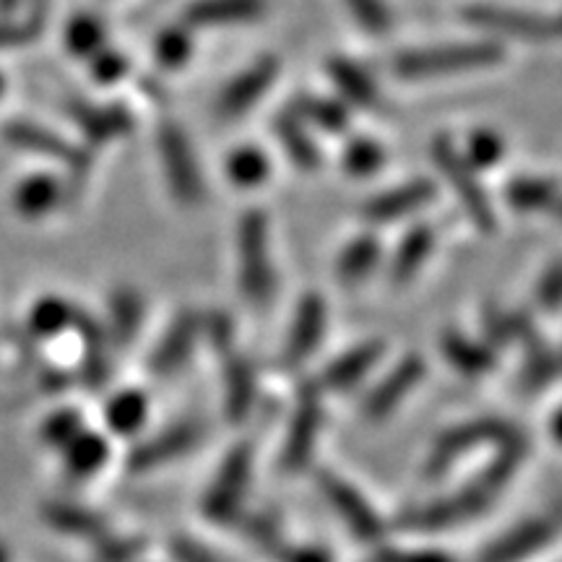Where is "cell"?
<instances>
[{
	"mask_svg": "<svg viewBox=\"0 0 562 562\" xmlns=\"http://www.w3.org/2000/svg\"><path fill=\"white\" fill-rule=\"evenodd\" d=\"M81 128L89 133L91 140H108L117 133H125L131 128L128 112L112 108V110H79L76 112Z\"/></svg>",
	"mask_w": 562,
	"mask_h": 562,
	"instance_id": "4dcf8cb0",
	"label": "cell"
},
{
	"mask_svg": "<svg viewBox=\"0 0 562 562\" xmlns=\"http://www.w3.org/2000/svg\"><path fill=\"white\" fill-rule=\"evenodd\" d=\"M294 110L300 112L297 117L302 123L318 125V128L326 133H341L347 131L349 125L347 108L334 100H326V97H300V100L294 102Z\"/></svg>",
	"mask_w": 562,
	"mask_h": 562,
	"instance_id": "d4e9b609",
	"label": "cell"
},
{
	"mask_svg": "<svg viewBox=\"0 0 562 562\" xmlns=\"http://www.w3.org/2000/svg\"><path fill=\"white\" fill-rule=\"evenodd\" d=\"M550 430H552V435H554V440H558L560 446H562V409L554 412V417H552V425H550Z\"/></svg>",
	"mask_w": 562,
	"mask_h": 562,
	"instance_id": "b9f144b4",
	"label": "cell"
},
{
	"mask_svg": "<svg viewBox=\"0 0 562 562\" xmlns=\"http://www.w3.org/2000/svg\"><path fill=\"white\" fill-rule=\"evenodd\" d=\"M328 74H331L336 89H339L351 104L364 110L378 108L381 91H378L375 81L368 76V70L357 66V63H351L347 58H334L328 63Z\"/></svg>",
	"mask_w": 562,
	"mask_h": 562,
	"instance_id": "d6986e66",
	"label": "cell"
},
{
	"mask_svg": "<svg viewBox=\"0 0 562 562\" xmlns=\"http://www.w3.org/2000/svg\"><path fill=\"white\" fill-rule=\"evenodd\" d=\"M110 318L117 344H131L144 318V302L133 290H117L110 302Z\"/></svg>",
	"mask_w": 562,
	"mask_h": 562,
	"instance_id": "4316f807",
	"label": "cell"
},
{
	"mask_svg": "<svg viewBox=\"0 0 562 562\" xmlns=\"http://www.w3.org/2000/svg\"><path fill=\"white\" fill-rule=\"evenodd\" d=\"M248 467L250 453L245 448H237L235 453L227 456L220 476H216V484L211 487L206 497V513L211 518H220L222 521V518H227L237 510L245 484H248Z\"/></svg>",
	"mask_w": 562,
	"mask_h": 562,
	"instance_id": "8fae6325",
	"label": "cell"
},
{
	"mask_svg": "<svg viewBox=\"0 0 562 562\" xmlns=\"http://www.w3.org/2000/svg\"><path fill=\"white\" fill-rule=\"evenodd\" d=\"M199 336H201L199 315L191 311L180 313L178 318L172 321V326L167 328V334L161 336L157 349H154L151 370L157 372V375H170V372L182 368L188 357H191Z\"/></svg>",
	"mask_w": 562,
	"mask_h": 562,
	"instance_id": "30bf717a",
	"label": "cell"
},
{
	"mask_svg": "<svg viewBox=\"0 0 562 562\" xmlns=\"http://www.w3.org/2000/svg\"><path fill=\"white\" fill-rule=\"evenodd\" d=\"M552 537V526L544 518H533V521L516 526V529L497 539L495 547H490L484 554V562H518L544 547Z\"/></svg>",
	"mask_w": 562,
	"mask_h": 562,
	"instance_id": "9a60e30c",
	"label": "cell"
},
{
	"mask_svg": "<svg viewBox=\"0 0 562 562\" xmlns=\"http://www.w3.org/2000/svg\"><path fill=\"white\" fill-rule=\"evenodd\" d=\"M102 42H104V30L97 24L94 19L79 16V19H74V24L68 26V47L76 55H81V58L83 55H91V53L100 50Z\"/></svg>",
	"mask_w": 562,
	"mask_h": 562,
	"instance_id": "8d00e7d4",
	"label": "cell"
},
{
	"mask_svg": "<svg viewBox=\"0 0 562 562\" xmlns=\"http://www.w3.org/2000/svg\"><path fill=\"white\" fill-rule=\"evenodd\" d=\"M537 302L544 311H558L562 305V261L550 266L537 284Z\"/></svg>",
	"mask_w": 562,
	"mask_h": 562,
	"instance_id": "74e56055",
	"label": "cell"
},
{
	"mask_svg": "<svg viewBox=\"0 0 562 562\" xmlns=\"http://www.w3.org/2000/svg\"><path fill=\"white\" fill-rule=\"evenodd\" d=\"M562 375V347L560 349H542L531 357V362L524 370V385L529 391L544 389L554 378Z\"/></svg>",
	"mask_w": 562,
	"mask_h": 562,
	"instance_id": "e575fe53",
	"label": "cell"
},
{
	"mask_svg": "<svg viewBox=\"0 0 562 562\" xmlns=\"http://www.w3.org/2000/svg\"><path fill=\"white\" fill-rule=\"evenodd\" d=\"M554 32H558V37H562V13L554 16Z\"/></svg>",
	"mask_w": 562,
	"mask_h": 562,
	"instance_id": "7bdbcfd3",
	"label": "cell"
},
{
	"mask_svg": "<svg viewBox=\"0 0 562 562\" xmlns=\"http://www.w3.org/2000/svg\"><path fill=\"white\" fill-rule=\"evenodd\" d=\"M503 154H505L503 138L497 136L495 131L482 128L469 136L467 157L463 159H467V165L472 167V170H490L492 165H497V161L503 159Z\"/></svg>",
	"mask_w": 562,
	"mask_h": 562,
	"instance_id": "1f68e13d",
	"label": "cell"
},
{
	"mask_svg": "<svg viewBox=\"0 0 562 562\" xmlns=\"http://www.w3.org/2000/svg\"><path fill=\"white\" fill-rule=\"evenodd\" d=\"M70 321V307L60 300H45L34 313V326L40 328L42 334H53L58 328L66 326Z\"/></svg>",
	"mask_w": 562,
	"mask_h": 562,
	"instance_id": "f35d334b",
	"label": "cell"
},
{
	"mask_svg": "<svg viewBox=\"0 0 562 562\" xmlns=\"http://www.w3.org/2000/svg\"><path fill=\"white\" fill-rule=\"evenodd\" d=\"M125 70H128V60H125L123 55H117V53H102L94 63V76L104 83L117 81L125 74Z\"/></svg>",
	"mask_w": 562,
	"mask_h": 562,
	"instance_id": "ab89813d",
	"label": "cell"
},
{
	"mask_svg": "<svg viewBox=\"0 0 562 562\" xmlns=\"http://www.w3.org/2000/svg\"><path fill=\"white\" fill-rule=\"evenodd\" d=\"M227 178L243 191L261 186L269 178V159L256 146H243V149L232 151L227 159Z\"/></svg>",
	"mask_w": 562,
	"mask_h": 562,
	"instance_id": "83f0119b",
	"label": "cell"
},
{
	"mask_svg": "<svg viewBox=\"0 0 562 562\" xmlns=\"http://www.w3.org/2000/svg\"><path fill=\"white\" fill-rule=\"evenodd\" d=\"M463 19L472 26H480V30L505 34V37H524V40H547L558 37L554 32V19L539 16V13L531 11H518L508 9V5H469L463 9Z\"/></svg>",
	"mask_w": 562,
	"mask_h": 562,
	"instance_id": "5b68a950",
	"label": "cell"
},
{
	"mask_svg": "<svg viewBox=\"0 0 562 562\" xmlns=\"http://www.w3.org/2000/svg\"><path fill=\"white\" fill-rule=\"evenodd\" d=\"M435 245V232L430 229V224H417V227L406 232V237L398 245L396 256L391 261V271L389 277L393 284H406L417 277V271L422 269V263L430 258Z\"/></svg>",
	"mask_w": 562,
	"mask_h": 562,
	"instance_id": "e0dca14e",
	"label": "cell"
},
{
	"mask_svg": "<svg viewBox=\"0 0 562 562\" xmlns=\"http://www.w3.org/2000/svg\"><path fill=\"white\" fill-rule=\"evenodd\" d=\"M381 261V240L372 235H362L351 240L339 256V279L344 284H357V281L368 279Z\"/></svg>",
	"mask_w": 562,
	"mask_h": 562,
	"instance_id": "7402d4cb",
	"label": "cell"
},
{
	"mask_svg": "<svg viewBox=\"0 0 562 562\" xmlns=\"http://www.w3.org/2000/svg\"><path fill=\"white\" fill-rule=\"evenodd\" d=\"M175 558L180 562H216L209 552H203L201 547L191 544L188 539H180V542L175 544Z\"/></svg>",
	"mask_w": 562,
	"mask_h": 562,
	"instance_id": "60d3db41",
	"label": "cell"
},
{
	"mask_svg": "<svg viewBox=\"0 0 562 562\" xmlns=\"http://www.w3.org/2000/svg\"><path fill=\"white\" fill-rule=\"evenodd\" d=\"M432 161L438 165V170L442 172L448 186L453 188L456 199L461 201V206L467 211L469 220L474 222V227L484 232V235H492L497 227L495 211H492V203L487 193L482 191L474 170L467 165V159L461 157L451 138L438 136L432 140Z\"/></svg>",
	"mask_w": 562,
	"mask_h": 562,
	"instance_id": "3957f363",
	"label": "cell"
},
{
	"mask_svg": "<svg viewBox=\"0 0 562 562\" xmlns=\"http://www.w3.org/2000/svg\"><path fill=\"white\" fill-rule=\"evenodd\" d=\"M154 55H157L159 66L167 70H178L191 60L193 55V32L191 26L175 24L159 32L157 42H154Z\"/></svg>",
	"mask_w": 562,
	"mask_h": 562,
	"instance_id": "484cf974",
	"label": "cell"
},
{
	"mask_svg": "<svg viewBox=\"0 0 562 562\" xmlns=\"http://www.w3.org/2000/svg\"><path fill=\"white\" fill-rule=\"evenodd\" d=\"M273 131H277V138L281 140V146H284L286 157H290L300 170H318L321 151L318 146H315L311 133H307L305 123H302L297 115H292V112H279V115L273 117Z\"/></svg>",
	"mask_w": 562,
	"mask_h": 562,
	"instance_id": "2e32d148",
	"label": "cell"
},
{
	"mask_svg": "<svg viewBox=\"0 0 562 562\" xmlns=\"http://www.w3.org/2000/svg\"><path fill=\"white\" fill-rule=\"evenodd\" d=\"M385 151L372 138H351L344 149V170L355 178H370L383 167Z\"/></svg>",
	"mask_w": 562,
	"mask_h": 562,
	"instance_id": "f546056e",
	"label": "cell"
},
{
	"mask_svg": "<svg viewBox=\"0 0 562 562\" xmlns=\"http://www.w3.org/2000/svg\"><path fill=\"white\" fill-rule=\"evenodd\" d=\"M505 199H508L510 209L518 211V214H533V211H552V206L562 199V195L554 180L516 178L510 180Z\"/></svg>",
	"mask_w": 562,
	"mask_h": 562,
	"instance_id": "44dd1931",
	"label": "cell"
},
{
	"mask_svg": "<svg viewBox=\"0 0 562 562\" xmlns=\"http://www.w3.org/2000/svg\"><path fill=\"white\" fill-rule=\"evenodd\" d=\"M383 355V341H368L360 347L349 349L347 355H341L339 360L328 364L323 370V385L331 391H347L351 385H357L368 375L372 364L381 360Z\"/></svg>",
	"mask_w": 562,
	"mask_h": 562,
	"instance_id": "5bb4252c",
	"label": "cell"
},
{
	"mask_svg": "<svg viewBox=\"0 0 562 562\" xmlns=\"http://www.w3.org/2000/svg\"><path fill=\"white\" fill-rule=\"evenodd\" d=\"M266 0H195L186 11V26H235L263 16Z\"/></svg>",
	"mask_w": 562,
	"mask_h": 562,
	"instance_id": "7c38bea8",
	"label": "cell"
},
{
	"mask_svg": "<svg viewBox=\"0 0 562 562\" xmlns=\"http://www.w3.org/2000/svg\"><path fill=\"white\" fill-rule=\"evenodd\" d=\"M347 9L355 13V19L360 21L362 30H368L372 34H385L391 30L393 19L389 5L383 0H344Z\"/></svg>",
	"mask_w": 562,
	"mask_h": 562,
	"instance_id": "d590c367",
	"label": "cell"
},
{
	"mask_svg": "<svg viewBox=\"0 0 562 562\" xmlns=\"http://www.w3.org/2000/svg\"><path fill=\"white\" fill-rule=\"evenodd\" d=\"M323 331H326V302H323L321 294L307 292L300 300L290 336H286L284 364L297 368V364L305 362L321 344Z\"/></svg>",
	"mask_w": 562,
	"mask_h": 562,
	"instance_id": "52a82bcc",
	"label": "cell"
},
{
	"mask_svg": "<svg viewBox=\"0 0 562 562\" xmlns=\"http://www.w3.org/2000/svg\"><path fill=\"white\" fill-rule=\"evenodd\" d=\"M552 211H554V214H558V216H560V220H562V199H560L558 203H554V206H552Z\"/></svg>",
	"mask_w": 562,
	"mask_h": 562,
	"instance_id": "ee69618b",
	"label": "cell"
},
{
	"mask_svg": "<svg viewBox=\"0 0 562 562\" xmlns=\"http://www.w3.org/2000/svg\"><path fill=\"white\" fill-rule=\"evenodd\" d=\"M279 76V60L266 55V58L256 60L250 68H245L237 79H232L216 102L222 117H237L243 112H248L266 91L271 89V83Z\"/></svg>",
	"mask_w": 562,
	"mask_h": 562,
	"instance_id": "8992f818",
	"label": "cell"
},
{
	"mask_svg": "<svg viewBox=\"0 0 562 562\" xmlns=\"http://www.w3.org/2000/svg\"><path fill=\"white\" fill-rule=\"evenodd\" d=\"M484 331L495 344L508 341H531L533 339V321L526 313H503L497 307L484 311Z\"/></svg>",
	"mask_w": 562,
	"mask_h": 562,
	"instance_id": "f1b7e54d",
	"label": "cell"
},
{
	"mask_svg": "<svg viewBox=\"0 0 562 562\" xmlns=\"http://www.w3.org/2000/svg\"><path fill=\"white\" fill-rule=\"evenodd\" d=\"M201 435L203 427L199 422H182V425H175L170 430L159 432L154 440L144 442L136 451V463L140 469H154L167 461H175L178 456L188 453L191 448L199 446Z\"/></svg>",
	"mask_w": 562,
	"mask_h": 562,
	"instance_id": "4fadbf2b",
	"label": "cell"
},
{
	"mask_svg": "<svg viewBox=\"0 0 562 562\" xmlns=\"http://www.w3.org/2000/svg\"><path fill=\"white\" fill-rule=\"evenodd\" d=\"M256 402V372L240 355L229 351L227 360V414L232 419H243Z\"/></svg>",
	"mask_w": 562,
	"mask_h": 562,
	"instance_id": "603a6c76",
	"label": "cell"
},
{
	"mask_svg": "<svg viewBox=\"0 0 562 562\" xmlns=\"http://www.w3.org/2000/svg\"><path fill=\"white\" fill-rule=\"evenodd\" d=\"M146 412H149V404H146V398L136 391H128V393H121V396H117L115 402L110 404V422H112V427H115V430L133 432L136 427H140V422H144Z\"/></svg>",
	"mask_w": 562,
	"mask_h": 562,
	"instance_id": "d6a6232c",
	"label": "cell"
},
{
	"mask_svg": "<svg viewBox=\"0 0 562 562\" xmlns=\"http://www.w3.org/2000/svg\"><path fill=\"white\" fill-rule=\"evenodd\" d=\"M318 427H321V406L315 398H305L300 404L297 414H294L290 438H286V448H284V459L286 461H302L305 453L311 451V446L318 438Z\"/></svg>",
	"mask_w": 562,
	"mask_h": 562,
	"instance_id": "cb8c5ba5",
	"label": "cell"
},
{
	"mask_svg": "<svg viewBox=\"0 0 562 562\" xmlns=\"http://www.w3.org/2000/svg\"><path fill=\"white\" fill-rule=\"evenodd\" d=\"M237 258H240V292L250 305L263 307L277 290L273 263L269 258V220L252 209L237 227Z\"/></svg>",
	"mask_w": 562,
	"mask_h": 562,
	"instance_id": "7a4b0ae2",
	"label": "cell"
},
{
	"mask_svg": "<svg viewBox=\"0 0 562 562\" xmlns=\"http://www.w3.org/2000/svg\"><path fill=\"white\" fill-rule=\"evenodd\" d=\"M440 344L446 360L467 378H480L495 368V355H492L490 347H484V344L469 339V336L459 331H446Z\"/></svg>",
	"mask_w": 562,
	"mask_h": 562,
	"instance_id": "ffe728a7",
	"label": "cell"
},
{
	"mask_svg": "<svg viewBox=\"0 0 562 562\" xmlns=\"http://www.w3.org/2000/svg\"><path fill=\"white\" fill-rule=\"evenodd\" d=\"M503 60V47L495 42H472V45H446L406 50L393 60V74L402 79H432V76L463 74V70L490 68Z\"/></svg>",
	"mask_w": 562,
	"mask_h": 562,
	"instance_id": "6da1fadb",
	"label": "cell"
},
{
	"mask_svg": "<svg viewBox=\"0 0 562 562\" xmlns=\"http://www.w3.org/2000/svg\"><path fill=\"white\" fill-rule=\"evenodd\" d=\"M323 487H326V495L331 497V505L339 508L344 521L349 524L351 531H357L360 537H372V533H378V516L370 510V505L364 503L360 492L351 490L349 484H344L339 476H326Z\"/></svg>",
	"mask_w": 562,
	"mask_h": 562,
	"instance_id": "ac0fdd59",
	"label": "cell"
},
{
	"mask_svg": "<svg viewBox=\"0 0 562 562\" xmlns=\"http://www.w3.org/2000/svg\"><path fill=\"white\" fill-rule=\"evenodd\" d=\"M157 146L175 199L186 203V206L201 203L203 195H206V188H203V178L199 161H195V154L191 149V140L180 131V125L161 123L157 133Z\"/></svg>",
	"mask_w": 562,
	"mask_h": 562,
	"instance_id": "277c9868",
	"label": "cell"
},
{
	"mask_svg": "<svg viewBox=\"0 0 562 562\" xmlns=\"http://www.w3.org/2000/svg\"><path fill=\"white\" fill-rule=\"evenodd\" d=\"M58 182L53 178H34L26 182L24 188H21L19 193V206L24 214H45V211H50L55 206V201H58Z\"/></svg>",
	"mask_w": 562,
	"mask_h": 562,
	"instance_id": "836d02e7",
	"label": "cell"
},
{
	"mask_svg": "<svg viewBox=\"0 0 562 562\" xmlns=\"http://www.w3.org/2000/svg\"><path fill=\"white\" fill-rule=\"evenodd\" d=\"M432 195H435V182L427 178H417L412 182H404V186L393 188V191L375 195V199L364 203L362 214L364 220L375 224L396 222L414 214V211L425 209L427 203L432 201Z\"/></svg>",
	"mask_w": 562,
	"mask_h": 562,
	"instance_id": "ba28073f",
	"label": "cell"
},
{
	"mask_svg": "<svg viewBox=\"0 0 562 562\" xmlns=\"http://www.w3.org/2000/svg\"><path fill=\"white\" fill-rule=\"evenodd\" d=\"M422 375H425V362H422V357H404V360L383 378L381 385L368 396V402H364V417L372 422L389 417V414L404 402L406 393L422 381Z\"/></svg>",
	"mask_w": 562,
	"mask_h": 562,
	"instance_id": "9c48e42d",
	"label": "cell"
}]
</instances>
